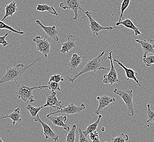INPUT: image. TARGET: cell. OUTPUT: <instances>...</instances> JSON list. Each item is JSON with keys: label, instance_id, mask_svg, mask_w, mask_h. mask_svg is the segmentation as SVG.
Listing matches in <instances>:
<instances>
[{"label": "cell", "instance_id": "obj_16", "mask_svg": "<svg viewBox=\"0 0 154 142\" xmlns=\"http://www.w3.org/2000/svg\"><path fill=\"white\" fill-rule=\"evenodd\" d=\"M114 61L117 63L119 66H120L121 67L124 69L125 73V76H126V77H127V80L132 79L138 85L139 87H141V85L139 83V80L137 79L136 77V75L137 74V73H136L135 71L132 69L127 68L126 67H125V66L122 63H121L120 61H119V60L116 59H114Z\"/></svg>", "mask_w": 154, "mask_h": 142}, {"label": "cell", "instance_id": "obj_11", "mask_svg": "<svg viewBox=\"0 0 154 142\" xmlns=\"http://www.w3.org/2000/svg\"><path fill=\"white\" fill-rule=\"evenodd\" d=\"M47 106H51L57 110L64 107L62 102L57 98V92L51 91L50 94H47V102L43 106V108Z\"/></svg>", "mask_w": 154, "mask_h": 142}, {"label": "cell", "instance_id": "obj_31", "mask_svg": "<svg viewBox=\"0 0 154 142\" xmlns=\"http://www.w3.org/2000/svg\"><path fill=\"white\" fill-rule=\"evenodd\" d=\"M147 116L148 120L146 122H153L154 123V112L151 110L150 104H147Z\"/></svg>", "mask_w": 154, "mask_h": 142}, {"label": "cell", "instance_id": "obj_20", "mask_svg": "<svg viewBox=\"0 0 154 142\" xmlns=\"http://www.w3.org/2000/svg\"><path fill=\"white\" fill-rule=\"evenodd\" d=\"M136 42L140 45L142 48L143 51L144 52V56H146L149 53L154 54V45L150 42L146 40L140 41L139 39H136Z\"/></svg>", "mask_w": 154, "mask_h": 142}, {"label": "cell", "instance_id": "obj_12", "mask_svg": "<svg viewBox=\"0 0 154 142\" xmlns=\"http://www.w3.org/2000/svg\"><path fill=\"white\" fill-rule=\"evenodd\" d=\"M97 100L99 102L98 107L97 109L95 111V114L98 116L100 115V114L102 113V110L104 108L109 106L110 104L114 103L116 101V98L114 97H111L108 96V95H104L103 96H97Z\"/></svg>", "mask_w": 154, "mask_h": 142}, {"label": "cell", "instance_id": "obj_27", "mask_svg": "<svg viewBox=\"0 0 154 142\" xmlns=\"http://www.w3.org/2000/svg\"><path fill=\"white\" fill-rule=\"evenodd\" d=\"M130 0H124L122 2V4H121V8H120V10H121V13H120V15L119 17V20L118 23H120L122 21V18L123 17V14L124 13L125 10L127 9L128 7L130 5Z\"/></svg>", "mask_w": 154, "mask_h": 142}, {"label": "cell", "instance_id": "obj_17", "mask_svg": "<svg viewBox=\"0 0 154 142\" xmlns=\"http://www.w3.org/2000/svg\"><path fill=\"white\" fill-rule=\"evenodd\" d=\"M116 25V26L117 27L119 26L120 25H122L124 26L125 27L134 31L135 36L141 35H142V33L139 31L138 28L133 23V22L128 18L125 19L124 20L122 21L120 23L117 22Z\"/></svg>", "mask_w": 154, "mask_h": 142}, {"label": "cell", "instance_id": "obj_5", "mask_svg": "<svg viewBox=\"0 0 154 142\" xmlns=\"http://www.w3.org/2000/svg\"><path fill=\"white\" fill-rule=\"evenodd\" d=\"M114 51H110L109 54V56L107 57L108 59H109L110 62V66L111 67L110 68L108 74H104L103 78V83L104 84H109L110 85H113V84H118V83H120V81L119 80L117 72L116 71V66H114L113 61L112 60V54Z\"/></svg>", "mask_w": 154, "mask_h": 142}, {"label": "cell", "instance_id": "obj_6", "mask_svg": "<svg viewBox=\"0 0 154 142\" xmlns=\"http://www.w3.org/2000/svg\"><path fill=\"white\" fill-rule=\"evenodd\" d=\"M81 1L79 0H65L60 3V7L63 9H71L74 13V18H71V20H77L78 15V12L79 10L83 11L85 13V11L81 7Z\"/></svg>", "mask_w": 154, "mask_h": 142}, {"label": "cell", "instance_id": "obj_32", "mask_svg": "<svg viewBox=\"0 0 154 142\" xmlns=\"http://www.w3.org/2000/svg\"><path fill=\"white\" fill-rule=\"evenodd\" d=\"M143 61L144 62L146 66L149 67L150 66L154 64V55H150V56L143 55Z\"/></svg>", "mask_w": 154, "mask_h": 142}, {"label": "cell", "instance_id": "obj_8", "mask_svg": "<svg viewBox=\"0 0 154 142\" xmlns=\"http://www.w3.org/2000/svg\"><path fill=\"white\" fill-rule=\"evenodd\" d=\"M33 41L36 43L37 50L41 52L45 57H48L51 51V44L49 42L39 35L33 39Z\"/></svg>", "mask_w": 154, "mask_h": 142}, {"label": "cell", "instance_id": "obj_38", "mask_svg": "<svg viewBox=\"0 0 154 142\" xmlns=\"http://www.w3.org/2000/svg\"><path fill=\"white\" fill-rule=\"evenodd\" d=\"M101 130H102V131H103V132H104V130H105V128L104 127H103L102 129H101Z\"/></svg>", "mask_w": 154, "mask_h": 142}, {"label": "cell", "instance_id": "obj_18", "mask_svg": "<svg viewBox=\"0 0 154 142\" xmlns=\"http://www.w3.org/2000/svg\"><path fill=\"white\" fill-rule=\"evenodd\" d=\"M9 118L12 120L13 121V127H14L15 124L17 122H21V118L20 109L18 108L15 109L13 112L11 113V114H7L5 116H0V119H3Z\"/></svg>", "mask_w": 154, "mask_h": 142}, {"label": "cell", "instance_id": "obj_33", "mask_svg": "<svg viewBox=\"0 0 154 142\" xmlns=\"http://www.w3.org/2000/svg\"><path fill=\"white\" fill-rule=\"evenodd\" d=\"M89 136L90 138L92 140V142H100L99 134L97 131L90 133Z\"/></svg>", "mask_w": 154, "mask_h": 142}, {"label": "cell", "instance_id": "obj_15", "mask_svg": "<svg viewBox=\"0 0 154 142\" xmlns=\"http://www.w3.org/2000/svg\"><path fill=\"white\" fill-rule=\"evenodd\" d=\"M75 40L76 38L74 36L72 35H69L67 36V41L61 43L62 48L60 52L63 54L68 53L70 51L74 48L76 47L75 45Z\"/></svg>", "mask_w": 154, "mask_h": 142}, {"label": "cell", "instance_id": "obj_30", "mask_svg": "<svg viewBox=\"0 0 154 142\" xmlns=\"http://www.w3.org/2000/svg\"><path fill=\"white\" fill-rule=\"evenodd\" d=\"M48 88L51 90V91L57 92L58 91H61L60 83H55V82L48 83Z\"/></svg>", "mask_w": 154, "mask_h": 142}, {"label": "cell", "instance_id": "obj_4", "mask_svg": "<svg viewBox=\"0 0 154 142\" xmlns=\"http://www.w3.org/2000/svg\"><path fill=\"white\" fill-rule=\"evenodd\" d=\"M114 92L116 95H118L122 98L128 110V115L130 116H133L134 115V108L133 103L134 93L132 90L125 89L120 90L119 89H114Z\"/></svg>", "mask_w": 154, "mask_h": 142}, {"label": "cell", "instance_id": "obj_9", "mask_svg": "<svg viewBox=\"0 0 154 142\" xmlns=\"http://www.w3.org/2000/svg\"><path fill=\"white\" fill-rule=\"evenodd\" d=\"M86 108V106L84 104H82L80 106H77L74 104L73 103L69 104L66 107H63L62 109L59 110H57V111L55 112L49 113L47 116H53L54 114H57V113H63L67 115H71V114H75L77 113H79L83 110H85Z\"/></svg>", "mask_w": 154, "mask_h": 142}, {"label": "cell", "instance_id": "obj_25", "mask_svg": "<svg viewBox=\"0 0 154 142\" xmlns=\"http://www.w3.org/2000/svg\"><path fill=\"white\" fill-rule=\"evenodd\" d=\"M76 128H77V125L75 124L73 125L71 129L68 132L65 142H75V140H76V138H75Z\"/></svg>", "mask_w": 154, "mask_h": 142}, {"label": "cell", "instance_id": "obj_37", "mask_svg": "<svg viewBox=\"0 0 154 142\" xmlns=\"http://www.w3.org/2000/svg\"><path fill=\"white\" fill-rule=\"evenodd\" d=\"M0 142H4L3 141V140L2 139V138H1V136H0Z\"/></svg>", "mask_w": 154, "mask_h": 142}, {"label": "cell", "instance_id": "obj_24", "mask_svg": "<svg viewBox=\"0 0 154 142\" xmlns=\"http://www.w3.org/2000/svg\"><path fill=\"white\" fill-rule=\"evenodd\" d=\"M43 108V106L35 107L31 104H28L26 106V109L30 113L31 118L32 119L35 118L38 114V113Z\"/></svg>", "mask_w": 154, "mask_h": 142}, {"label": "cell", "instance_id": "obj_23", "mask_svg": "<svg viewBox=\"0 0 154 142\" xmlns=\"http://www.w3.org/2000/svg\"><path fill=\"white\" fill-rule=\"evenodd\" d=\"M36 10L39 12H47L51 13V14L57 16L58 13L57 11L54 8L53 6H49L47 4H43V5H38V6L36 7Z\"/></svg>", "mask_w": 154, "mask_h": 142}, {"label": "cell", "instance_id": "obj_29", "mask_svg": "<svg viewBox=\"0 0 154 142\" xmlns=\"http://www.w3.org/2000/svg\"><path fill=\"white\" fill-rule=\"evenodd\" d=\"M65 79L61 75L58 74H54L51 76L48 83L55 82V83H59L60 82H64Z\"/></svg>", "mask_w": 154, "mask_h": 142}, {"label": "cell", "instance_id": "obj_3", "mask_svg": "<svg viewBox=\"0 0 154 142\" xmlns=\"http://www.w3.org/2000/svg\"><path fill=\"white\" fill-rule=\"evenodd\" d=\"M16 92L15 95L17 96L18 98H20L24 102L29 100L30 103H32L35 101V98L33 96L32 91L34 89H39L43 90L48 88V85L42 86H35L29 87L25 85L24 84H16Z\"/></svg>", "mask_w": 154, "mask_h": 142}, {"label": "cell", "instance_id": "obj_19", "mask_svg": "<svg viewBox=\"0 0 154 142\" xmlns=\"http://www.w3.org/2000/svg\"><path fill=\"white\" fill-rule=\"evenodd\" d=\"M5 14L2 18V21H3L6 19V18L8 17H12L13 15L17 12V11L18 10V7L16 2L13 1L12 2L8 4V5H5Z\"/></svg>", "mask_w": 154, "mask_h": 142}, {"label": "cell", "instance_id": "obj_21", "mask_svg": "<svg viewBox=\"0 0 154 142\" xmlns=\"http://www.w3.org/2000/svg\"><path fill=\"white\" fill-rule=\"evenodd\" d=\"M85 57L83 56H80L77 54H74L72 55L71 59L69 62H68V66L70 70L73 71L76 69L80 64L82 63V58Z\"/></svg>", "mask_w": 154, "mask_h": 142}, {"label": "cell", "instance_id": "obj_14", "mask_svg": "<svg viewBox=\"0 0 154 142\" xmlns=\"http://www.w3.org/2000/svg\"><path fill=\"white\" fill-rule=\"evenodd\" d=\"M48 119H49L51 122H53L54 126H57L59 127H62L65 130L69 132V127L68 125L65 123V122L67 121V118L66 116H47Z\"/></svg>", "mask_w": 154, "mask_h": 142}, {"label": "cell", "instance_id": "obj_28", "mask_svg": "<svg viewBox=\"0 0 154 142\" xmlns=\"http://www.w3.org/2000/svg\"><path fill=\"white\" fill-rule=\"evenodd\" d=\"M128 139L129 137L128 134H125L124 133H122L119 136L116 137L112 138L111 140V142H126Z\"/></svg>", "mask_w": 154, "mask_h": 142}, {"label": "cell", "instance_id": "obj_10", "mask_svg": "<svg viewBox=\"0 0 154 142\" xmlns=\"http://www.w3.org/2000/svg\"><path fill=\"white\" fill-rule=\"evenodd\" d=\"M33 120L34 122H37L42 125L43 128V133L45 137V141H47V140L50 138L53 139L55 142H57L59 140V136L57 134V133L54 132L53 130L51 129V128L47 124L44 122L42 120L38 114Z\"/></svg>", "mask_w": 154, "mask_h": 142}, {"label": "cell", "instance_id": "obj_26", "mask_svg": "<svg viewBox=\"0 0 154 142\" xmlns=\"http://www.w3.org/2000/svg\"><path fill=\"white\" fill-rule=\"evenodd\" d=\"M0 29L8 30L10 31V32H13L18 33V34H19V35H24V32L23 31H21L20 30H19L18 31V30H15L12 26L7 25L5 23H3V21H0Z\"/></svg>", "mask_w": 154, "mask_h": 142}, {"label": "cell", "instance_id": "obj_34", "mask_svg": "<svg viewBox=\"0 0 154 142\" xmlns=\"http://www.w3.org/2000/svg\"><path fill=\"white\" fill-rule=\"evenodd\" d=\"M11 32H9L8 33H7L5 35L3 36L0 37V45H2L3 47H6L7 45H8V42L6 40V38L7 37V36L9 35L10 33Z\"/></svg>", "mask_w": 154, "mask_h": 142}, {"label": "cell", "instance_id": "obj_1", "mask_svg": "<svg viewBox=\"0 0 154 142\" xmlns=\"http://www.w3.org/2000/svg\"><path fill=\"white\" fill-rule=\"evenodd\" d=\"M41 59V57H38L32 63L28 65L20 63L14 67H11L8 65L5 66L6 73L0 80V85L9 82H14L15 84L18 83V81L23 78L27 70L31 66L36 64Z\"/></svg>", "mask_w": 154, "mask_h": 142}, {"label": "cell", "instance_id": "obj_22", "mask_svg": "<svg viewBox=\"0 0 154 142\" xmlns=\"http://www.w3.org/2000/svg\"><path fill=\"white\" fill-rule=\"evenodd\" d=\"M102 118V116L101 114L99 115L98 116L97 120L96 122H94L92 124L88 125V126L86 128V130L82 131L84 136L87 138V136L89 135L90 133L96 131V130L98 126L99 125V123H100V122Z\"/></svg>", "mask_w": 154, "mask_h": 142}, {"label": "cell", "instance_id": "obj_13", "mask_svg": "<svg viewBox=\"0 0 154 142\" xmlns=\"http://www.w3.org/2000/svg\"><path fill=\"white\" fill-rule=\"evenodd\" d=\"M36 23L41 26V29L43 30L45 33L49 37H51L54 41L56 42L59 41L60 38L58 37L59 31L57 29V27L55 26H45L44 25L42 24L41 22L39 20H36Z\"/></svg>", "mask_w": 154, "mask_h": 142}, {"label": "cell", "instance_id": "obj_39", "mask_svg": "<svg viewBox=\"0 0 154 142\" xmlns=\"http://www.w3.org/2000/svg\"><path fill=\"white\" fill-rule=\"evenodd\" d=\"M0 61H1V60H0Z\"/></svg>", "mask_w": 154, "mask_h": 142}, {"label": "cell", "instance_id": "obj_36", "mask_svg": "<svg viewBox=\"0 0 154 142\" xmlns=\"http://www.w3.org/2000/svg\"><path fill=\"white\" fill-rule=\"evenodd\" d=\"M149 41H150V42L151 43H154V39H151L150 38H149Z\"/></svg>", "mask_w": 154, "mask_h": 142}, {"label": "cell", "instance_id": "obj_35", "mask_svg": "<svg viewBox=\"0 0 154 142\" xmlns=\"http://www.w3.org/2000/svg\"><path fill=\"white\" fill-rule=\"evenodd\" d=\"M79 142H89L88 139H87V138L84 136V135L83 134V132L81 130V128H79Z\"/></svg>", "mask_w": 154, "mask_h": 142}, {"label": "cell", "instance_id": "obj_7", "mask_svg": "<svg viewBox=\"0 0 154 142\" xmlns=\"http://www.w3.org/2000/svg\"><path fill=\"white\" fill-rule=\"evenodd\" d=\"M84 14H86V17L89 19V22H90V30L94 35H95L98 36L99 32L101 31H103V30L111 31L116 29H118V27L117 26L104 27L102 26L95 20L92 17V13L89 11H86L85 12Z\"/></svg>", "mask_w": 154, "mask_h": 142}, {"label": "cell", "instance_id": "obj_2", "mask_svg": "<svg viewBox=\"0 0 154 142\" xmlns=\"http://www.w3.org/2000/svg\"><path fill=\"white\" fill-rule=\"evenodd\" d=\"M104 53H105V51H103L102 53H101L100 55L86 62L83 69H82L81 71H79L78 73H77L74 77H70L66 76V78L68 79L69 82L71 83H74V80L77 79L78 77L88 72H93L96 73L97 71L101 69H105V70L109 71L110 68H106L102 66V61H103V55Z\"/></svg>", "mask_w": 154, "mask_h": 142}]
</instances>
